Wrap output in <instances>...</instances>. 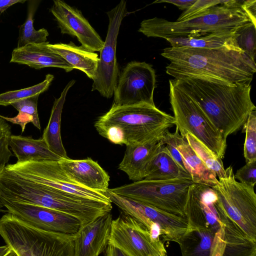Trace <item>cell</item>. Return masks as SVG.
<instances>
[{
  "mask_svg": "<svg viewBox=\"0 0 256 256\" xmlns=\"http://www.w3.org/2000/svg\"><path fill=\"white\" fill-rule=\"evenodd\" d=\"M58 162L68 178L76 184L100 192L105 193L108 190L109 175L91 158L83 160L62 158Z\"/></svg>",
  "mask_w": 256,
  "mask_h": 256,
  "instance_id": "obj_18",
  "label": "cell"
},
{
  "mask_svg": "<svg viewBox=\"0 0 256 256\" xmlns=\"http://www.w3.org/2000/svg\"><path fill=\"white\" fill-rule=\"evenodd\" d=\"M2 207H4V206H3L2 202H1V201L0 200V212L2 211Z\"/></svg>",
  "mask_w": 256,
  "mask_h": 256,
  "instance_id": "obj_44",
  "label": "cell"
},
{
  "mask_svg": "<svg viewBox=\"0 0 256 256\" xmlns=\"http://www.w3.org/2000/svg\"><path fill=\"white\" fill-rule=\"evenodd\" d=\"M106 194L112 203L124 214L143 224L154 238L162 236L164 241L178 242L188 228L185 217L168 212L112 192Z\"/></svg>",
  "mask_w": 256,
  "mask_h": 256,
  "instance_id": "obj_9",
  "label": "cell"
},
{
  "mask_svg": "<svg viewBox=\"0 0 256 256\" xmlns=\"http://www.w3.org/2000/svg\"><path fill=\"white\" fill-rule=\"evenodd\" d=\"M223 237V228L216 234L208 228L188 227L177 243L182 256H212L216 246Z\"/></svg>",
  "mask_w": 256,
  "mask_h": 256,
  "instance_id": "obj_21",
  "label": "cell"
},
{
  "mask_svg": "<svg viewBox=\"0 0 256 256\" xmlns=\"http://www.w3.org/2000/svg\"><path fill=\"white\" fill-rule=\"evenodd\" d=\"M54 78L52 74H48L42 82L23 89L11 90L0 94V105L8 106L17 100L39 95L46 90Z\"/></svg>",
  "mask_w": 256,
  "mask_h": 256,
  "instance_id": "obj_32",
  "label": "cell"
},
{
  "mask_svg": "<svg viewBox=\"0 0 256 256\" xmlns=\"http://www.w3.org/2000/svg\"><path fill=\"white\" fill-rule=\"evenodd\" d=\"M0 236L18 256H74L75 234L42 230L9 212L0 218Z\"/></svg>",
  "mask_w": 256,
  "mask_h": 256,
  "instance_id": "obj_5",
  "label": "cell"
},
{
  "mask_svg": "<svg viewBox=\"0 0 256 256\" xmlns=\"http://www.w3.org/2000/svg\"><path fill=\"white\" fill-rule=\"evenodd\" d=\"M11 249V248L8 244L0 246V256H4Z\"/></svg>",
  "mask_w": 256,
  "mask_h": 256,
  "instance_id": "obj_42",
  "label": "cell"
},
{
  "mask_svg": "<svg viewBox=\"0 0 256 256\" xmlns=\"http://www.w3.org/2000/svg\"><path fill=\"white\" fill-rule=\"evenodd\" d=\"M26 0H0V13H2L10 6L17 3H24Z\"/></svg>",
  "mask_w": 256,
  "mask_h": 256,
  "instance_id": "obj_41",
  "label": "cell"
},
{
  "mask_svg": "<svg viewBox=\"0 0 256 256\" xmlns=\"http://www.w3.org/2000/svg\"><path fill=\"white\" fill-rule=\"evenodd\" d=\"M47 46L52 51L62 56L74 69L82 71L92 80L95 78L99 62L96 52L90 51L82 46H78L72 42L68 44L48 43Z\"/></svg>",
  "mask_w": 256,
  "mask_h": 256,
  "instance_id": "obj_23",
  "label": "cell"
},
{
  "mask_svg": "<svg viewBox=\"0 0 256 256\" xmlns=\"http://www.w3.org/2000/svg\"><path fill=\"white\" fill-rule=\"evenodd\" d=\"M194 183L192 180L186 178L144 179L109 190L118 195L186 218L188 189Z\"/></svg>",
  "mask_w": 256,
  "mask_h": 256,
  "instance_id": "obj_6",
  "label": "cell"
},
{
  "mask_svg": "<svg viewBox=\"0 0 256 256\" xmlns=\"http://www.w3.org/2000/svg\"><path fill=\"white\" fill-rule=\"evenodd\" d=\"M104 254V256H128L120 249L108 244Z\"/></svg>",
  "mask_w": 256,
  "mask_h": 256,
  "instance_id": "obj_40",
  "label": "cell"
},
{
  "mask_svg": "<svg viewBox=\"0 0 256 256\" xmlns=\"http://www.w3.org/2000/svg\"><path fill=\"white\" fill-rule=\"evenodd\" d=\"M39 95L17 100L11 104L18 112L17 116L13 118L0 115V118L14 124H18L23 132L26 125L32 123L38 130L41 127L38 112V100Z\"/></svg>",
  "mask_w": 256,
  "mask_h": 256,
  "instance_id": "obj_29",
  "label": "cell"
},
{
  "mask_svg": "<svg viewBox=\"0 0 256 256\" xmlns=\"http://www.w3.org/2000/svg\"><path fill=\"white\" fill-rule=\"evenodd\" d=\"M250 22L254 23L243 7L218 5L182 21L170 22L156 17L144 20L138 31L148 38L166 40L203 36L236 29Z\"/></svg>",
  "mask_w": 256,
  "mask_h": 256,
  "instance_id": "obj_4",
  "label": "cell"
},
{
  "mask_svg": "<svg viewBox=\"0 0 256 256\" xmlns=\"http://www.w3.org/2000/svg\"><path fill=\"white\" fill-rule=\"evenodd\" d=\"M234 176L240 182L254 187L256 183V161L246 162Z\"/></svg>",
  "mask_w": 256,
  "mask_h": 256,
  "instance_id": "obj_37",
  "label": "cell"
},
{
  "mask_svg": "<svg viewBox=\"0 0 256 256\" xmlns=\"http://www.w3.org/2000/svg\"><path fill=\"white\" fill-rule=\"evenodd\" d=\"M112 221L110 212L82 226L74 236V256H98L105 250L108 244Z\"/></svg>",
  "mask_w": 256,
  "mask_h": 256,
  "instance_id": "obj_17",
  "label": "cell"
},
{
  "mask_svg": "<svg viewBox=\"0 0 256 256\" xmlns=\"http://www.w3.org/2000/svg\"><path fill=\"white\" fill-rule=\"evenodd\" d=\"M160 140L162 142V144L165 146L168 150L170 154L174 159V160L183 169L186 170L184 163L182 160V157L176 148V132H174L172 133L170 132L168 130L166 131L162 139Z\"/></svg>",
  "mask_w": 256,
  "mask_h": 256,
  "instance_id": "obj_38",
  "label": "cell"
},
{
  "mask_svg": "<svg viewBox=\"0 0 256 256\" xmlns=\"http://www.w3.org/2000/svg\"><path fill=\"white\" fill-rule=\"evenodd\" d=\"M185 216L188 227L208 228L216 234L222 230L217 196L212 188L208 186L196 183L190 186Z\"/></svg>",
  "mask_w": 256,
  "mask_h": 256,
  "instance_id": "obj_15",
  "label": "cell"
},
{
  "mask_svg": "<svg viewBox=\"0 0 256 256\" xmlns=\"http://www.w3.org/2000/svg\"><path fill=\"white\" fill-rule=\"evenodd\" d=\"M224 247L222 256H256V241L244 232L220 210Z\"/></svg>",
  "mask_w": 256,
  "mask_h": 256,
  "instance_id": "obj_26",
  "label": "cell"
},
{
  "mask_svg": "<svg viewBox=\"0 0 256 256\" xmlns=\"http://www.w3.org/2000/svg\"><path fill=\"white\" fill-rule=\"evenodd\" d=\"M163 145L160 140L142 144L126 146L118 169L124 172L129 179L134 182L144 179L153 160Z\"/></svg>",
  "mask_w": 256,
  "mask_h": 256,
  "instance_id": "obj_20",
  "label": "cell"
},
{
  "mask_svg": "<svg viewBox=\"0 0 256 256\" xmlns=\"http://www.w3.org/2000/svg\"><path fill=\"white\" fill-rule=\"evenodd\" d=\"M192 180L190 175L174 160L164 145L153 160L146 180Z\"/></svg>",
  "mask_w": 256,
  "mask_h": 256,
  "instance_id": "obj_28",
  "label": "cell"
},
{
  "mask_svg": "<svg viewBox=\"0 0 256 256\" xmlns=\"http://www.w3.org/2000/svg\"><path fill=\"white\" fill-rule=\"evenodd\" d=\"M37 6L36 4H30L28 6L27 18L25 22L20 26L18 46L20 48L29 44H41L46 42L49 35L44 28L38 30L34 28V16Z\"/></svg>",
  "mask_w": 256,
  "mask_h": 256,
  "instance_id": "obj_31",
  "label": "cell"
},
{
  "mask_svg": "<svg viewBox=\"0 0 256 256\" xmlns=\"http://www.w3.org/2000/svg\"><path fill=\"white\" fill-rule=\"evenodd\" d=\"M108 244L128 256H167L160 238L131 216L122 212L112 220Z\"/></svg>",
  "mask_w": 256,
  "mask_h": 256,
  "instance_id": "obj_12",
  "label": "cell"
},
{
  "mask_svg": "<svg viewBox=\"0 0 256 256\" xmlns=\"http://www.w3.org/2000/svg\"><path fill=\"white\" fill-rule=\"evenodd\" d=\"M9 146L17 158L16 162L59 161L62 158L50 150L42 138L34 139L32 136L12 134Z\"/></svg>",
  "mask_w": 256,
  "mask_h": 256,
  "instance_id": "obj_24",
  "label": "cell"
},
{
  "mask_svg": "<svg viewBox=\"0 0 256 256\" xmlns=\"http://www.w3.org/2000/svg\"><path fill=\"white\" fill-rule=\"evenodd\" d=\"M4 256H18V255L13 250L11 249Z\"/></svg>",
  "mask_w": 256,
  "mask_h": 256,
  "instance_id": "obj_43",
  "label": "cell"
},
{
  "mask_svg": "<svg viewBox=\"0 0 256 256\" xmlns=\"http://www.w3.org/2000/svg\"><path fill=\"white\" fill-rule=\"evenodd\" d=\"M179 132L186 139L190 147L206 167L213 172L218 178L225 176V168L221 158L188 132L182 130Z\"/></svg>",
  "mask_w": 256,
  "mask_h": 256,
  "instance_id": "obj_30",
  "label": "cell"
},
{
  "mask_svg": "<svg viewBox=\"0 0 256 256\" xmlns=\"http://www.w3.org/2000/svg\"><path fill=\"white\" fill-rule=\"evenodd\" d=\"M8 212L40 229L74 235L82 226L76 218L56 210L0 198Z\"/></svg>",
  "mask_w": 256,
  "mask_h": 256,
  "instance_id": "obj_14",
  "label": "cell"
},
{
  "mask_svg": "<svg viewBox=\"0 0 256 256\" xmlns=\"http://www.w3.org/2000/svg\"><path fill=\"white\" fill-rule=\"evenodd\" d=\"M12 136L11 126L0 118V166L6 164L13 156L9 149V142Z\"/></svg>",
  "mask_w": 256,
  "mask_h": 256,
  "instance_id": "obj_35",
  "label": "cell"
},
{
  "mask_svg": "<svg viewBox=\"0 0 256 256\" xmlns=\"http://www.w3.org/2000/svg\"><path fill=\"white\" fill-rule=\"evenodd\" d=\"M4 168L21 178L48 188L81 197L112 203L106 194L82 187L64 172L58 161L28 162L6 164Z\"/></svg>",
  "mask_w": 256,
  "mask_h": 256,
  "instance_id": "obj_10",
  "label": "cell"
},
{
  "mask_svg": "<svg viewBox=\"0 0 256 256\" xmlns=\"http://www.w3.org/2000/svg\"><path fill=\"white\" fill-rule=\"evenodd\" d=\"M236 42L239 48L255 62L256 51V24L250 22L238 28Z\"/></svg>",
  "mask_w": 256,
  "mask_h": 256,
  "instance_id": "obj_33",
  "label": "cell"
},
{
  "mask_svg": "<svg viewBox=\"0 0 256 256\" xmlns=\"http://www.w3.org/2000/svg\"><path fill=\"white\" fill-rule=\"evenodd\" d=\"M176 146L184 163L186 170L196 184L212 187L218 182L216 174L208 169L190 147L186 139L180 135L176 128Z\"/></svg>",
  "mask_w": 256,
  "mask_h": 256,
  "instance_id": "obj_25",
  "label": "cell"
},
{
  "mask_svg": "<svg viewBox=\"0 0 256 256\" xmlns=\"http://www.w3.org/2000/svg\"><path fill=\"white\" fill-rule=\"evenodd\" d=\"M246 134L244 155L246 162L256 161V110L251 112L243 125Z\"/></svg>",
  "mask_w": 256,
  "mask_h": 256,
  "instance_id": "obj_34",
  "label": "cell"
},
{
  "mask_svg": "<svg viewBox=\"0 0 256 256\" xmlns=\"http://www.w3.org/2000/svg\"><path fill=\"white\" fill-rule=\"evenodd\" d=\"M48 43L29 44L16 48L12 52L10 62L26 64L35 69L54 67L64 69L67 72L72 70L71 65L48 47Z\"/></svg>",
  "mask_w": 256,
  "mask_h": 256,
  "instance_id": "obj_19",
  "label": "cell"
},
{
  "mask_svg": "<svg viewBox=\"0 0 256 256\" xmlns=\"http://www.w3.org/2000/svg\"><path fill=\"white\" fill-rule=\"evenodd\" d=\"M156 82V72L152 64L144 62H128L120 73L112 106L155 105Z\"/></svg>",
  "mask_w": 256,
  "mask_h": 256,
  "instance_id": "obj_13",
  "label": "cell"
},
{
  "mask_svg": "<svg viewBox=\"0 0 256 256\" xmlns=\"http://www.w3.org/2000/svg\"><path fill=\"white\" fill-rule=\"evenodd\" d=\"M226 176L212 187L223 214L248 236L256 241V194L254 187L238 182L233 168L225 169Z\"/></svg>",
  "mask_w": 256,
  "mask_h": 256,
  "instance_id": "obj_8",
  "label": "cell"
},
{
  "mask_svg": "<svg viewBox=\"0 0 256 256\" xmlns=\"http://www.w3.org/2000/svg\"><path fill=\"white\" fill-rule=\"evenodd\" d=\"M196 0H158L152 4L168 3L172 4L181 10L186 11L189 9Z\"/></svg>",
  "mask_w": 256,
  "mask_h": 256,
  "instance_id": "obj_39",
  "label": "cell"
},
{
  "mask_svg": "<svg viewBox=\"0 0 256 256\" xmlns=\"http://www.w3.org/2000/svg\"><path fill=\"white\" fill-rule=\"evenodd\" d=\"M75 82L74 80L70 81L61 92L60 96L55 99L48 124L42 136L50 150L64 158L68 157L62 144L60 136L61 116L66 94Z\"/></svg>",
  "mask_w": 256,
  "mask_h": 256,
  "instance_id": "obj_27",
  "label": "cell"
},
{
  "mask_svg": "<svg viewBox=\"0 0 256 256\" xmlns=\"http://www.w3.org/2000/svg\"><path fill=\"white\" fill-rule=\"evenodd\" d=\"M174 80L226 138L243 126L256 110L250 84H228L196 78Z\"/></svg>",
  "mask_w": 256,
  "mask_h": 256,
  "instance_id": "obj_2",
  "label": "cell"
},
{
  "mask_svg": "<svg viewBox=\"0 0 256 256\" xmlns=\"http://www.w3.org/2000/svg\"><path fill=\"white\" fill-rule=\"evenodd\" d=\"M169 84L170 101L176 128L190 132L222 159L226 148V138L174 80H170Z\"/></svg>",
  "mask_w": 256,
  "mask_h": 256,
  "instance_id": "obj_7",
  "label": "cell"
},
{
  "mask_svg": "<svg viewBox=\"0 0 256 256\" xmlns=\"http://www.w3.org/2000/svg\"><path fill=\"white\" fill-rule=\"evenodd\" d=\"M50 11L62 34L76 37L82 46L90 51H100L104 41L80 10L62 0H54Z\"/></svg>",
  "mask_w": 256,
  "mask_h": 256,
  "instance_id": "obj_16",
  "label": "cell"
},
{
  "mask_svg": "<svg viewBox=\"0 0 256 256\" xmlns=\"http://www.w3.org/2000/svg\"><path fill=\"white\" fill-rule=\"evenodd\" d=\"M238 28L215 32L200 36L173 38L166 40L174 48L228 49L242 52L239 48L236 40V32Z\"/></svg>",
  "mask_w": 256,
  "mask_h": 256,
  "instance_id": "obj_22",
  "label": "cell"
},
{
  "mask_svg": "<svg viewBox=\"0 0 256 256\" xmlns=\"http://www.w3.org/2000/svg\"><path fill=\"white\" fill-rule=\"evenodd\" d=\"M161 55L170 61L166 74L176 80L196 78L228 84H250L256 72V62L243 52L168 47Z\"/></svg>",
  "mask_w": 256,
  "mask_h": 256,
  "instance_id": "obj_1",
  "label": "cell"
},
{
  "mask_svg": "<svg viewBox=\"0 0 256 256\" xmlns=\"http://www.w3.org/2000/svg\"><path fill=\"white\" fill-rule=\"evenodd\" d=\"M128 14L126 1L120 3L106 14L109 23L104 46L100 50L96 76L92 91L97 90L104 97H112L120 74L116 58L117 38L124 18Z\"/></svg>",
  "mask_w": 256,
  "mask_h": 256,
  "instance_id": "obj_11",
  "label": "cell"
},
{
  "mask_svg": "<svg viewBox=\"0 0 256 256\" xmlns=\"http://www.w3.org/2000/svg\"><path fill=\"white\" fill-rule=\"evenodd\" d=\"M175 125L174 116L155 105L112 106L94 126L98 134L116 144L134 146L160 141Z\"/></svg>",
  "mask_w": 256,
  "mask_h": 256,
  "instance_id": "obj_3",
  "label": "cell"
},
{
  "mask_svg": "<svg viewBox=\"0 0 256 256\" xmlns=\"http://www.w3.org/2000/svg\"><path fill=\"white\" fill-rule=\"evenodd\" d=\"M230 0H196L188 10L184 11L176 21H182L194 16L208 8L218 5L230 6Z\"/></svg>",
  "mask_w": 256,
  "mask_h": 256,
  "instance_id": "obj_36",
  "label": "cell"
}]
</instances>
